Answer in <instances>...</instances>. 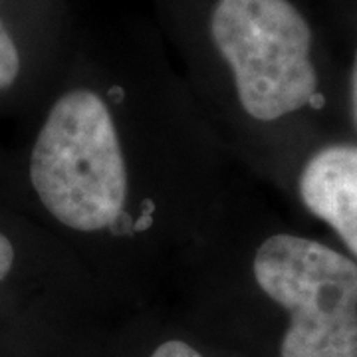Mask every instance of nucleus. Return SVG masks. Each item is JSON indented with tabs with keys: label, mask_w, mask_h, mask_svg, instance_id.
Returning a JSON list of instances; mask_svg holds the SVG:
<instances>
[{
	"label": "nucleus",
	"mask_w": 357,
	"mask_h": 357,
	"mask_svg": "<svg viewBox=\"0 0 357 357\" xmlns=\"http://www.w3.org/2000/svg\"><path fill=\"white\" fill-rule=\"evenodd\" d=\"M28 177L42 208L70 236L115 243L151 222L147 147L123 105L93 86H72L52 102Z\"/></svg>",
	"instance_id": "f257e3e1"
},
{
	"label": "nucleus",
	"mask_w": 357,
	"mask_h": 357,
	"mask_svg": "<svg viewBox=\"0 0 357 357\" xmlns=\"http://www.w3.org/2000/svg\"><path fill=\"white\" fill-rule=\"evenodd\" d=\"M208 30L248 119L274 123L316 100L314 36L294 2L217 0Z\"/></svg>",
	"instance_id": "f03ea898"
},
{
	"label": "nucleus",
	"mask_w": 357,
	"mask_h": 357,
	"mask_svg": "<svg viewBox=\"0 0 357 357\" xmlns=\"http://www.w3.org/2000/svg\"><path fill=\"white\" fill-rule=\"evenodd\" d=\"M252 276L288 312L280 357H357V264L349 256L276 232L258 244Z\"/></svg>",
	"instance_id": "7ed1b4c3"
},
{
	"label": "nucleus",
	"mask_w": 357,
	"mask_h": 357,
	"mask_svg": "<svg viewBox=\"0 0 357 357\" xmlns=\"http://www.w3.org/2000/svg\"><path fill=\"white\" fill-rule=\"evenodd\" d=\"M298 192L357 258V145L333 143L316 151L302 167Z\"/></svg>",
	"instance_id": "20e7f679"
},
{
	"label": "nucleus",
	"mask_w": 357,
	"mask_h": 357,
	"mask_svg": "<svg viewBox=\"0 0 357 357\" xmlns=\"http://www.w3.org/2000/svg\"><path fill=\"white\" fill-rule=\"evenodd\" d=\"M20 76V54L8 28L0 20V91L13 88Z\"/></svg>",
	"instance_id": "39448f33"
},
{
	"label": "nucleus",
	"mask_w": 357,
	"mask_h": 357,
	"mask_svg": "<svg viewBox=\"0 0 357 357\" xmlns=\"http://www.w3.org/2000/svg\"><path fill=\"white\" fill-rule=\"evenodd\" d=\"M151 357H203V354L187 342L171 340V342L159 345L151 354Z\"/></svg>",
	"instance_id": "423d86ee"
},
{
	"label": "nucleus",
	"mask_w": 357,
	"mask_h": 357,
	"mask_svg": "<svg viewBox=\"0 0 357 357\" xmlns=\"http://www.w3.org/2000/svg\"><path fill=\"white\" fill-rule=\"evenodd\" d=\"M14 262H16V248L10 243V238L0 232V282L8 278V274L13 272Z\"/></svg>",
	"instance_id": "0eeeda50"
},
{
	"label": "nucleus",
	"mask_w": 357,
	"mask_h": 357,
	"mask_svg": "<svg viewBox=\"0 0 357 357\" xmlns=\"http://www.w3.org/2000/svg\"><path fill=\"white\" fill-rule=\"evenodd\" d=\"M349 102H351V117L357 128V50L351 64V76H349Z\"/></svg>",
	"instance_id": "6e6552de"
}]
</instances>
